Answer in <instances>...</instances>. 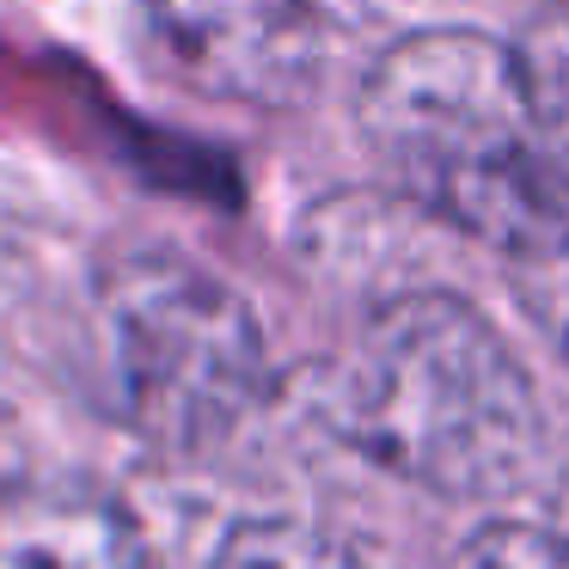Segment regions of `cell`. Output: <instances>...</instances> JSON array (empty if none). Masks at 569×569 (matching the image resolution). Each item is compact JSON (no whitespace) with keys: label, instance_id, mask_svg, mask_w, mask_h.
<instances>
[{"label":"cell","instance_id":"cell-1","mask_svg":"<svg viewBox=\"0 0 569 569\" xmlns=\"http://www.w3.org/2000/svg\"><path fill=\"white\" fill-rule=\"evenodd\" d=\"M380 166L466 239L539 276L569 258V166L545 141L527 50L466 26L398 38L361 80Z\"/></svg>","mask_w":569,"mask_h":569},{"label":"cell","instance_id":"cell-2","mask_svg":"<svg viewBox=\"0 0 569 569\" xmlns=\"http://www.w3.org/2000/svg\"><path fill=\"white\" fill-rule=\"evenodd\" d=\"M331 417L356 453L429 496L483 502L539 466L545 417L527 368L471 300L422 288L368 319Z\"/></svg>","mask_w":569,"mask_h":569},{"label":"cell","instance_id":"cell-3","mask_svg":"<svg viewBox=\"0 0 569 569\" xmlns=\"http://www.w3.org/2000/svg\"><path fill=\"white\" fill-rule=\"evenodd\" d=\"M123 417L166 453L227 441L263 398L258 312L172 251L123 258L99 288Z\"/></svg>","mask_w":569,"mask_h":569},{"label":"cell","instance_id":"cell-4","mask_svg":"<svg viewBox=\"0 0 569 569\" xmlns=\"http://www.w3.org/2000/svg\"><path fill=\"white\" fill-rule=\"evenodd\" d=\"M153 19L190 80L239 104H288L325 68L319 0H153Z\"/></svg>","mask_w":569,"mask_h":569},{"label":"cell","instance_id":"cell-5","mask_svg":"<svg viewBox=\"0 0 569 569\" xmlns=\"http://www.w3.org/2000/svg\"><path fill=\"white\" fill-rule=\"evenodd\" d=\"M0 569H160L123 502L87 483H0Z\"/></svg>","mask_w":569,"mask_h":569},{"label":"cell","instance_id":"cell-6","mask_svg":"<svg viewBox=\"0 0 569 569\" xmlns=\"http://www.w3.org/2000/svg\"><path fill=\"white\" fill-rule=\"evenodd\" d=\"M209 569H361L337 532L295 515H251L221 539Z\"/></svg>","mask_w":569,"mask_h":569},{"label":"cell","instance_id":"cell-7","mask_svg":"<svg viewBox=\"0 0 569 569\" xmlns=\"http://www.w3.org/2000/svg\"><path fill=\"white\" fill-rule=\"evenodd\" d=\"M453 569H563L539 520H490L459 545Z\"/></svg>","mask_w":569,"mask_h":569},{"label":"cell","instance_id":"cell-8","mask_svg":"<svg viewBox=\"0 0 569 569\" xmlns=\"http://www.w3.org/2000/svg\"><path fill=\"white\" fill-rule=\"evenodd\" d=\"M545 532H551V545H557V563L569 569V478L551 490V508H545V520H539Z\"/></svg>","mask_w":569,"mask_h":569}]
</instances>
